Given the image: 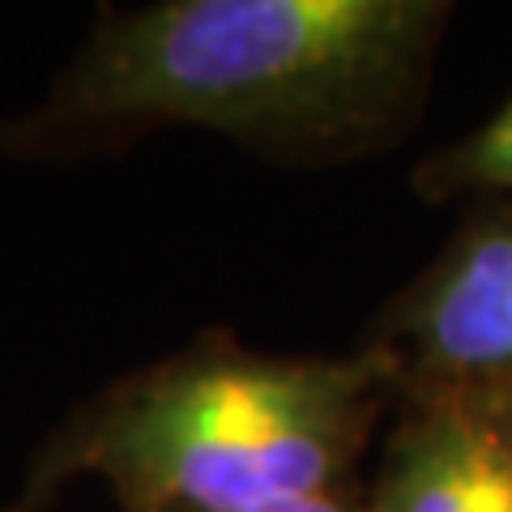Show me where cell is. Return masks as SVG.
Returning <instances> with one entry per match:
<instances>
[{
    "instance_id": "1",
    "label": "cell",
    "mask_w": 512,
    "mask_h": 512,
    "mask_svg": "<svg viewBox=\"0 0 512 512\" xmlns=\"http://www.w3.org/2000/svg\"><path fill=\"white\" fill-rule=\"evenodd\" d=\"M448 5L158 0L103 13L0 146L56 150L141 128H205L269 158H350L419 116Z\"/></svg>"
},
{
    "instance_id": "2",
    "label": "cell",
    "mask_w": 512,
    "mask_h": 512,
    "mask_svg": "<svg viewBox=\"0 0 512 512\" xmlns=\"http://www.w3.org/2000/svg\"><path fill=\"white\" fill-rule=\"evenodd\" d=\"M397 384L355 355L205 338L116 380L35 457L18 512L99 478L120 512H256L346 487Z\"/></svg>"
},
{
    "instance_id": "3",
    "label": "cell",
    "mask_w": 512,
    "mask_h": 512,
    "mask_svg": "<svg viewBox=\"0 0 512 512\" xmlns=\"http://www.w3.org/2000/svg\"><path fill=\"white\" fill-rule=\"evenodd\" d=\"M367 355L406 393L512 384V210L487 205L367 333Z\"/></svg>"
},
{
    "instance_id": "4",
    "label": "cell",
    "mask_w": 512,
    "mask_h": 512,
    "mask_svg": "<svg viewBox=\"0 0 512 512\" xmlns=\"http://www.w3.org/2000/svg\"><path fill=\"white\" fill-rule=\"evenodd\" d=\"M372 512H512V444L470 393H406Z\"/></svg>"
},
{
    "instance_id": "5",
    "label": "cell",
    "mask_w": 512,
    "mask_h": 512,
    "mask_svg": "<svg viewBox=\"0 0 512 512\" xmlns=\"http://www.w3.org/2000/svg\"><path fill=\"white\" fill-rule=\"evenodd\" d=\"M414 188L427 201H448L461 192L512 201V99L470 137L423 158L414 171Z\"/></svg>"
},
{
    "instance_id": "6",
    "label": "cell",
    "mask_w": 512,
    "mask_h": 512,
    "mask_svg": "<svg viewBox=\"0 0 512 512\" xmlns=\"http://www.w3.org/2000/svg\"><path fill=\"white\" fill-rule=\"evenodd\" d=\"M256 512H372L367 500H359L350 487H333L308 495V500H291V504H274V508H256Z\"/></svg>"
},
{
    "instance_id": "7",
    "label": "cell",
    "mask_w": 512,
    "mask_h": 512,
    "mask_svg": "<svg viewBox=\"0 0 512 512\" xmlns=\"http://www.w3.org/2000/svg\"><path fill=\"white\" fill-rule=\"evenodd\" d=\"M478 406L487 410V419L504 431V440L512 444V384H500V389H483V393H470Z\"/></svg>"
}]
</instances>
